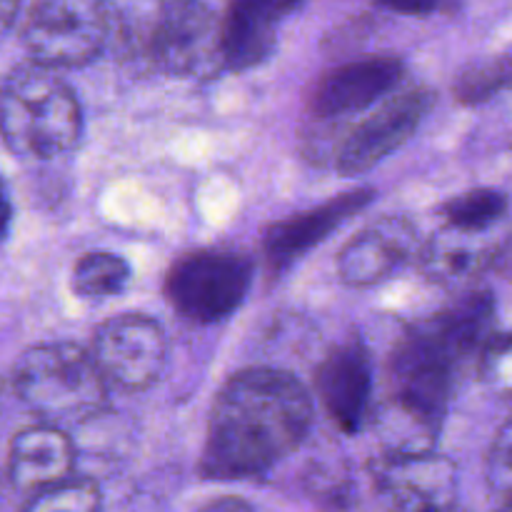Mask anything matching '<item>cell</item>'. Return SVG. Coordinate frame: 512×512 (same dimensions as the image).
I'll return each instance as SVG.
<instances>
[{
  "instance_id": "obj_2",
  "label": "cell",
  "mask_w": 512,
  "mask_h": 512,
  "mask_svg": "<svg viewBox=\"0 0 512 512\" xmlns=\"http://www.w3.org/2000/svg\"><path fill=\"white\" fill-rule=\"evenodd\" d=\"M313 400L293 373L245 368L220 388L208 418L200 473L208 480L260 478L300 448Z\"/></svg>"
},
{
  "instance_id": "obj_1",
  "label": "cell",
  "mask_w": 512,
  "mask_h": 512,
  "mask_svg": "<svg viewBox=\"0 0 512 512\" xmlns=\"http://www.w3.org/2000/svg\"><path fill=\"white\" fill-rule=\"evenodd\" d=\"M495 300L488 290H470L440 313L410 325L390 355L388 398L378 410L385 453L433 450L458 373L465 360L480 358L493 338Z\"/></svg>"
},
{
  "instance_id": "obj_28",
  "label": "cell",
  "mask_w": 512,
  "mask_h": 512,
  "mask_svg": "<svg viewBox=\"0 0 512 512\" xmlns=\"http://www.w3.org/2000/svg\"><path fill=\"white\" fill-rule=\"evenodd\" d=\"M455 512H465V510H463V508H460V510H455Z\"/></svg>"
},
{
  "instance_id": "obj_16",
  "label": "cell",
  "mask_w": 512,
  "mask_h": 512,
  "mask_svg": "<svg viewBox=\"0 0 512 512\" xmlns=\"http://www.w3.org/2000/svg\"><path fill=\"white\" fill-rule=\"evenodd\" d=\"M303 0H228L223 13V55L228 70H250L270 58L278 25Z\"/></svg>"
},
{
  "instance_id": "obj_10",
  "label": "cell",
  "mask_w": 512,
  "mask_h": 512,
  "mask_svg": "<svg viewBox=\"0 0 512 512\" xmlns=\"http://www.w3.org/2000/svg\"><path fill=\"white\" fill-rule=\"evenodd\" d=\"M435 105V93L428 88H410L390 95L365 120L355 123L343 135L335 153L338 170L348 178L365 175L408 143Z\"/></svg>"
},
{
  "instance_id": "obj_18",
  "label": "cell",
  "mask_w": 512,
  "mask_h": 512,
  "mask_svg": "<svg viewBox=\"0 0 512 512\" xmlns=\"http://www.w3.org/2000/svg\"><path fill=\"white\" fill-rule=\"evenodd\" d=\"M128 280V260L105 250L80 255L73 268V290L80 298H113L128 288Z\"/></svg>"
},
{
  "instance_id": "obj_25",
  "label": "cell",
  "mask_w": 512,
  "mask_h": 512,
  "mask_svg": "<svg viewBox=\"0 0 512 512\" xmlns=\"http://www.w3.org/2000/svg\"><path fill=\"white\" fill-rule=\"evenodd\" d=\"M198 512H258L248 500L243 498H218V500H210L208 505H203Z\"/></svg>"
},
{
  "instance_id": "obj_7",
  "label": "cell",
  "mask_w": 512,
  "mask_h": 512,
  "mask_svg": "<svg viewBox=\"0 0 512 512\" xmlns=\"http://www.w3.org/2000/svg\"><path fill=\"white\" fill-rule=\"evenodd\" d=\"M253 260L235 250L180 255L165 275V298L190 323L225 320L243 305L253 283Z\"/></svg>"
},
{
  "instance_id": "obj_17",
  "label": "cell",
  "mask_w": 512,
  "mask_h": 512,
  "mask_svg": "<svg viewBox=\"0 0 512 512\" xmlns=\"http://www.w3.org/2000/svg\"><path fill=\"white\" fill-rule=\"evenodd\" d=\"M75 450L58 425H33L10 440L8 483L18 493L35 495L70 480Z\"/></svg>"
},
{
  "instance_id": "obj_12",
  "label": "cell",
  "mask_w": 512,
  "mask_h": 512,
  "mask_svg": "<svg viewBox=\"0 0 512 512\" xmlns=\"http://www.w3.org/2000/svg\"><path fill=\"white\" fill-rule=\"evenodd\" d=\"M403 75V60L390 55H370L338 65L325 73L310 93V118L333 123L385 103L403 83Z\"/></svg>"
},
{
  "instance_id": "obj_6",
  "label": "cell",
  "mask_w": 512,
  "mask_h": 512,
  "mask_svg": "<svg viewBox=\"0 0 512 512\" xmlns=\"http://www.w3.org/2000/svg\"><path fill=\"white\" fill-rule=\"evenodd\" d=\"M143 55L158 73L210 78L225 68L223 20L203 0H160L145 30Z\"/></svg>"
},
{
  "instance_id": "obj_26",
  "label": "cell",
  "mask_w": 512,
  "mask_h": 512,
  "mask_svg": "<svg viewBox=\"0 0 512 512\" xmlns=\"http://www.w3.org/2000/svg\"><path fill=\"white\" fill-rule=\"evenodd\" d=\"M0 10H3V28L10 30L20 13V0H0Z\"/></svg>"
},
{
  "instance_id": "obj_8",
  "label": "cell",
  "mask_w": 512,
  "mask_h": 512,
  "mask_svg": "<svg viewBox=\"0 0 512 512\" xmlns=\"http://www.w3.org/2000/svg\"><path fill=\"white\" fill-rule=\"evenodd\" d=\"M90 353L108 385L125 393H143L163 378L168 338L163 325L150 315L123 313L95 330Z\"/></svg>"
},
{
  "instance_id": "obj_21",
  "label": "cell",
  "mask_w": 512,
  "mask_h": 512,
  "mask_svg": "<svg viewBox=\"0 0 512 512\" xmlns=\"http://www.w3.org/2000/svg\"><path fill=\"white\" fill-rule=\"evenodd\" d=\"M100 490L90 480H68L63 485L35 493L18 512H98Z\"/></svg>"
},
{
  "instance_id": "obj_4",
  "label": "cell",
  "mask_w": 512,
  "mask_h": 512,
  "mask_svg": "<svg viewBox=\"0 0 512 512\" xmlns=\"http://www.w3.org/2000/svg\"><path fill=\"white\" fill-rule=\"evenodd\" d=\"M20 403L48 425H75L98 418L108 405V380L93 353L75 343L33 345L13 365Z\"/></svg>"
},
{
  "instance_id": "obj_5",
  "label": "cell",
  "mask_w": 512,
  "mask_h": 512,
  "mask_svg": "<svg viewBox=\"0 0 512 512\" xmlns=\"http://www.w3.org/2000/svg\"><path fill=\"white\" fill-rule=\"evenodd\" d=\"M120 33V15L108 0H33L20 38L40 68H83L100 58Z\"/></svg>"
},
{
  "instance_id": "obj_15",
  "label": "cell",
  "mask_w": 512,
  "mask_h": 512,
  "mask_svg": "<svg viewBox=\"0 0 512 512\" xmlns=\"http://www.w3.org/2000/svg\"><path fill=\"white\" fill-rule=\"evenodd\" d=\"M373 198V188H355L348 190V193L335 195L328 203L315 205V208L270 225L263 240L265 260H268L270 270L280 273V270L290 268L308 250H313L328 235H333L340 225L348 223L353 215L368 208Z\"/></svg>"
},
{
  "instance_id": "obj_23",
  "label": "cell",
  "mask_w": 512,
  "mask_h": 512,
  "mask_svg": "<svg viewBox=\"0 0 512 512\" xmlns=\"http://www.w3.org/2000/svg\"><path fill=\"white\" fill-rule=\"evenodd\" d=\"M485 480L495 498L503 503L512 500V415L500 425L485 458Z\"/></svg>"
},
{
  "instance_id": "obj_13",
  "label": "cell",
  "mask_w": 512,
  "mask_h": 512,
  "mask_svg": "<svg viewBox=\"0 0 512 512\" xmlns=\"http://www.w3.org/2000/svg\"><path fill=\"white\" fill-rule=\"evenodd\" d=\"M420 235L408 218L388 215L345 243L338 255V275L350 288H370L398 273L410 258H418Z\"/></svg>"
},
{
  "instance_id": "obj_27",
  "label": "cell",
  "mask_w": 512,
  "mask_h": 512,
  "mask_svg": "<svg viewBox=\"0 0 512 512\" xmlns=\"http://www.w3.org/2000/svg\"><path fill=\"white\" fill-rule=\"evenodd\" d=\"M500 512H512V500H510V503H505L503 510H500Z\"/></svg>"
},
{
  "instance_id": "obj_22",
  "label": "cell",
  "mask_w": 512,
  "mask_h": 512,
  "mask_svg": "<svg viewBox=\"0 0 512 512\" xmlns=\"http://www.w3.org/2000/svg\"><path fill=\"white\" fill-rule=\"evenodd\" d=\"M478 373L498 398L512 400V330L488 340L478 358Z\"/></svg>"
},
{
  "instance_id": "obj_24",
  "label": "cell",
  "mask_w": 512,
  "mask_h": 512,
  "mask_svg": "<svg viewBox=\"0 0 512 512\" xmlns=\"http://www.w3.org/2000/svg\"><path fill=\"white\" fill-rule=\"evenodd\" d=\"M378 3L383 5V8L395 10V13L403 15H428L448 8L453 0H378Z\"/></svg>"
},
{
  "instance_id": "obj_9",
  "label": "cell",
  "mask_w": 512,
  "mask_h": 512,
  "mask_svg": "<svg viewBox=\"0 0 512 512\" xmlns=\"http://www.w3.org/2000/svg\"><path fill=\"white\" fill-rule=\"evenodd\" d=\"M373 488L390 512H455L458 468L435 450L385 453L370 468Z\"/></svg>"
},
{
  "instance_id": "obj_11",
  "label": "cell",
  "mask_w": 512,
  "mask_h": 512,
  "mask_svg": "<svg viewBox=\"0 0 512 512\" xmlns=\"http://www.w3.org/2000/svg\"><path fill=\"white\" fill-rule=\"evenodd\" d=\"M510 250L508 223L463 228L445 223L423 243L418 255L425 278L443 288H463L478 275L500 268Z\"/></svg>"
},
{
  "instance_id": "obj_14",
  "label": "cell",
  "mask_w": 512,
  "mask_h": 512,
  "mask_svg": "<svg viewBox=\"0 0 512 512\" xmlns=\"http://www.w3.org/2000/svg\"><path fill=\"white\" fill-rule=\"evenodd\" d=\"M315 388L335 428L348 435L358 433L368 420L373 400V365L365 345L350 340L330 350L318 368Z\"/></svg>"
},
{
  "instance_id": "obj_19",
  "label": "cell",
  "mask_w": 512,
  "mask_h": 512,
  "mask_svg": "<svg viewBox=\"0 0 512 512\" xmlns=\"http://www.w3.org/2000/svg\"><path fill=\"white\" fill-rule=\"evenodd\" d=\"M512 85V48L505 53L493 55L485 63H475L458 75L453 93L460 103L478 105L495 98Z\"/></svg>"
},
{
  "instance_id": "obj_3",
  "label": "cell",
  "mask_w": 512,
  "mask_h": 512,
  "mask_svg": "<svg viewBox=\"0 0 512 512\" xmlns=\"http://www.w3.org/2000/svg\"><path fill=\"white\" fill-rule=\"evenodd\" d=\"M0 130L8 150L28 158H60L80 143L78 95L55 70L18 65L3 80Z\"/></svg>"
},
{
  "instance_id": "obj_20",
  "label": "cell",
  "mask_w": 512,
  "mask_h": 512,
  "mask_svg": "<svg viewBox=\"0 0 512 512\" xmlns=\"http://www.w3.org/2000/svg\"><path fill=\"white\" fill-rule=\"evenodd\" d=\"M445 223L463 225V228H493L505 223L508 218V198L498 190L478 188L468 190L463 195H455L453 200L440 208Z\"/></svg>"
}]
</instances>
